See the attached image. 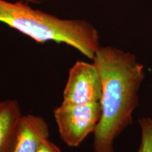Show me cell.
Masks as SVG:
<instances>
[{
  "mask_svg": "<svg viewBox=\"0 0 152 152\" xmlns=\"http://www.w3.org/2000/svg\"><path fill=\"white\" fill-rule=\"evenodd\" d=\"M92 61L102 83L101 117L94 132L92 152H114L115 140L132 123L144 67L134 54L110 46L100 47Z\"/></svg>",
  "mask_w": 152,
  "mask_h": 152,
  "instance_id": "6da1fadb",
  "label": "cell"
},
{
  "mask_svg": "<svg viewBox=\"0 0 152 152\" xmlns=\"http://www.w3.org/2000/svg\"><path fill=\"white\" fill-rule=\"evenodd\" d=\"M0 23L18 30L38 43L66 44L92 60L100 48L94 26L81 19H64L37 10L22 1L0 0Z\"/></svg>",
  "mask_w": 152,
  "mask_h": 152,
  "instance_id": "7a4b0ae2",
  "label": "cell"
},
{
  "mask_svg": "<svg viewBox=\"0 0 152 152\" xmlns=\"http://www.w3.org/2000/svg\"><path fill=\"white\" fill-rule=\"evenodd\" d=\"M101 117L99 102L87 104H63L54 111V118L63 142L77 147L94 133Z\"/></svg>",
  "mask_w": 152,
  "mask_h": 152,
  "instance_id": "3957f363",
  "label": "cell"
},
{
  "mask_svg": "<svg viewBox=\"0 0 152 152\" xmlns=\"http://www.w3.org/2000/svg\"><path fill=\"white\" fill-rule=\"evenodd\" d=\"M102 83L97 67L78 61L69 70L63 92V104H87L99 102Z\"/></svg>",
  "mask_w": 152,
  "mask_h": 152,
  "instance_id": "277c9868",
  "label": "cell"
},
{
  "mask_svg": "<svg viewBox=\"0 0 152 152\" xmlns=\"http://www.w3.org/2000/svg\"><path fill=\"white\" fill-rule=\"evenodd\" d=\"M49 127L43 117L22 115L16 125L9 152H37L49 138Z\"/></svg>",
  "mask_w": 152,
  "mask_h": 152,
  "instance_id": "5b68a950",
  "label": "cell"
},
{
  "mask_svg": "<svg viewBox=\"0 0 152 152\" xmlns=\"http://www.w3.org/2000/svg\"><path fill=\"white\" fill-rule=\"evenodd\" d=\"M22 111L16 99L0 101V152H9Z\"/></svg>",
  "mask_w": 152,
  "mask_h": 152,
  "instance_id": "8992f818",
  "label": "cell"
},
{
  "mask_svg": "<svg viewBox=\"0 0 152 152\" xmlns=\"http://www.w3.org/2000/svg\"><path fill=\"white\" fill-rule=\"evenodd\" d=\"M141 130V142L137 152H152V118L139 119Z\"/></svg>",
  "mask_w": 152,
  "mask_h": 152,
  "instance_id": "52a82bcc",
  "label": "cell"
},
{
  "mask_svg": "<svg viewBox=\"0 0 152 152\" xmlns=\"http://www.w3.org/2000/svg\"><path fill=\"white\" fill-rule=\"evenodd\" d=\"M37 152H62L58 146L50 140H46L41 144Z\"/></svg>",
  "mask_w": 152,
  "mask_h": 152,
  "instance_id": "ba28073f",
  "label": "cell"
},
{
  "mask_svg": "<svg viewBox=\"0 0 152 152\" xmlns=\"http://www.w3.org/2000/svg\"><path fill=\"white\" fill-rule=\"evenodd\" d=\"M26 1H30V2H35V1H37V0H26Z\"/></svg>",
  "mask_w": 152,
  "mask_h": 152,
  "instance_id": "9c48e42d",
  "label": "cell"
}]
</instances>
